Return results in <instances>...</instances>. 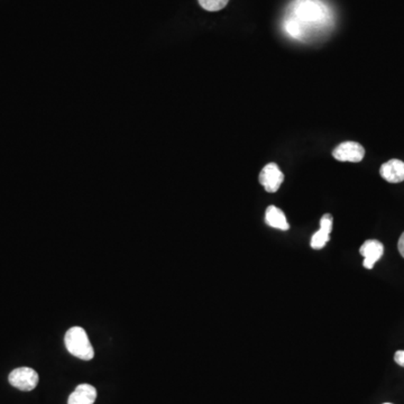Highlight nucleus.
<instances>
[{
	"mask_svg": "<svg viewBox=\"0 0 404 404\" xmlns=\"http://www.w3.org/2000/svg\"><path fill=\"white\" fill-rule=\"evenodd\" d=\"M380 175L388 182H402L404 181V162L395 159L386 162L380 167Z\"/></svg>",
	"mask_w": 404,
	"mask_h": 404,
	"instance_id": "8",
	"label": "nucleus"
},
{
	"mask_svg": "<svg viewBox=\"0 0 404 404\" xmlns=\"http://www.w3.org/2000/svg\"><path fill=\"white\" fill-rule=\"evenodd\" d=\"M362 257H364V267L368 269H372L375 265L376 261L383 257L384 246L380 242L375 241V239H370V241L365 242L362 247L359 249Z\"/></svg>",
	"mask_w": 404,
	"mask_h": 404,
	"instance_id": "6",
	"label": "nucleus"
},
{
	"mask_svg": "<svg viewBox=\"0 0 404 404\" xmlns=\"http://www.w3.org/2000/svg\"><path fill=\"white\" fill-rule=\"evenodd\" d=\"M9 383L21 391H32L38 384V374L31 368H19L14 370L9 376Z\"/></svg>",
	"mask_w": 404,
	"mask_h": 404,
	"instance_id": "3",
	"label": "nucleus"
},
{
	"mask_svg": "<svg viewBox=\"0 0 404 404\" xmlns=\"http://www.w3.org/2000/svg\"><path fill=\"white\" fill-rule=\"evenodd\" d=\"M283 181H284V175L275 163H269L265 165L261 170V175H259V183L269 193L276 192L280 189Z\"/></svg>",
	"mask_w": 404,
	"mask_h": 404,
	"instance_id": "4",
	"label": "nucleus"
},
{
	"mask_svg": "<svg viewBox=\"0 0 404 404\" xmlns=\"http://www.w3.org/2000/svg\"><path fill=\"white\" fill-rule=\"evenodd\" d=\"M398 247H399L400 254L404 257V233L402 234L401 237H400Z\"/></svg>",
	"mask_w": 404,
	"mask_h": 404,
	"instance_id": "13",
	"label": "nucleus"
},
{
	"mask_svg": "<svg viewBox=\"0 0 404 404\" xmlns=\"http://www.w3.org/2000/svg\"><path fill=\"white\" fill-rule=\"evenodd\" d=\"M97 399V390L90 384H80L69 396L68 404H93Z\"/></svg>",
	"mask_w": 404,
	"mask_h": 404,
	"instance_id": "9",
	"label": "nucleus"
},
{
	"mask_svg": "<svg viewBox=\"0 0 404 404\" xmlns=\"http://www.w3.org/2000/svg\"><path fill=\"white\" fill-rule=\"evenodd\" d=\"M331 229H333V216L329 214H323V218L320 220V229L317 233L314 234L311 242H310L312 249H323L331 239Z\"/></svg>",
	"mask_w": 404,
	"mask_h": 404,
	"instance_id": "7",
	"label": "nucleus"
},
{
	"mask_svg": "<svg viewBox=\"0 0 404 404\" xmlns=\"http://www.w3.org/2000/svg\"><path fill=\"white\" fill-rule=\"evenodd\" d=\"M384 404H391V403H384Z\"/></svg>",
	"mask_w": 404,
	"mask_h": 404,
	"instance_id": "14",
	"label": "nucleus"
},
{
	"mask_svg": "<svg viewBox=\"0 0 404 404\" xmlns=\"http://www.w3.org/2000/svg\"><path fill=\"white\" fill-rule=\"evenodd\" d=\"M64 343L70 354L82 361H90L95 356V349L83 328H70L64 337Z\"/></svg>",
	"mask_w": 404,
	"mask_h": 404,
	"instance_id": "2",
	"label": "nucleus"
},
{
	"mask_svg": "<svg viewBox=\"0 0 404 404\" xmlns=\"http://www.w3.org/2000/svg\"><path fill=\"white\" fill-rule=\"evenodd\" d=\"M333 156L337 161L358 163L365 156V150L356 142H345L333 150Z\"/></svg>",
	"mask_w": 404,
	"mask_h": 404,
	"instance_id": "5",
	"label": "nucleus"
},
{
	"mask_svg": "<svg viewBox=\"0 0 404 404\" xmlns=\"http://www.w3.org/2000/svg\"><path fill=\"white\" fill-rule=\"evenodd\" d=\"M228 1L229 0H199V4L206 11H218L224 9L227 6Z\"/></svg>",
	"mask_w": 404,
	"mask_h": 404,
	"instance_id": "11",
	"label": "nucleus"
},
{
	"mask_svg": "<svg viewBox=\"0 0 404 404\" xmlns=\"http://www.w3.org/2000/svg\"><path fill=\"white\" fill-rule=\"evenodd\" d=\"M333 24V13L325 0H294L289 5L283 29L294 40H308L321 34Z\"/></svg>",
	"mask_w": 404,
	"mask_h": 404,
	"instance_id": "1",
	"label": "nucleus"
},
{
	"mask_svg": "<svg viewBox=\"0 0 404 404\" xmlns=\"http://www.w3.org/2000/svg\"><path fill=\"white\" fill-rule=\"evenodd\" d=\"M265 222H266L269 227L283 230V232H286L290 228L286 214L278 207H267L266 212H265Z\"/></svg>",
	"mask_w": 404,
	"mask_h": 404,
	"instance_id": "10",
	"label": "nucleus"
},
{
	"mask_svg": "<svg viewBox=\"0 0 404 404\" xmlns=\"http://www.w3.org/2000/svg\"><path fill=\"white\" fill-rule=\"evenodd\" d=\"M394 361H395L396 364L404 368V351H396L395 355H394Z\"/></svg>",
	"mask_w": 404,
	"mask_h": 404,
	"instance_id": "12",
	"label": "nucleus"
}]
</instances>
